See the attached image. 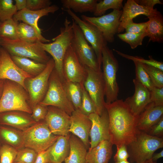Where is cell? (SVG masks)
<instances>
[{
	"label": "cell",
	"instance_id": "cell-1",
	"mask_svg": "<svg viewBox=\"0 0 163 163\" xmlns=\"http://www.w3.org/2000/svg\"><path fill=\"white\" fill-rule=\"evenodd\" d=\"M105 107L109 116L110 141L117 147L128 145L140 131L137 127L138 116L132 113L122 99L106 103Z\"/></svg>",
	"mask_w": 163,
	"mask_h": 163
},
{
	"label": "cell",
	"instance_id": "cell-2",
	"mask_svg": "<svg viewBox=\"0 0 163 163\" xmlns=\"http://www.w3.org/2000/svg\"><path fill=\"white\" fill-rule=\"evenodd\" d=\"M73 36L71 22L66 17L64 26L60 28V34L53 38L52 42L43 43L40 41L37 44L52 56L55 63L54 69L62 82L65 79L62 69V63L66 51L70 45Z\"/></svg>",
	"mask_w": 163,
	"mask_h": 163
},
{
	"label": "cell",
	"instance_id": "cell-3",
	"mask_svg": "<svg viewBox=\"0 0 163 163\" xmlns=\"http://www.w3.org/2000/svg\"><path fill=\"white\" fill-rule=\"evenodd\" d=\"M12 111L32 113L29 97L26 90L18 83L5 79L0 99V113Z\"/></svg>",
	"mask_w": 163,
	"mask_h": 163
},
{
	"label": "cell",
	"instance_id": "cell-4",
	"mask_svg": "<svg viewBox=\"0 0 163 163\" xmlns=\"http://www.w3.org/2000/svg\"><path fill=\"white\" fill-rule=\"evenodd\" d=\"M131 163H142L152 159L155 152L163 147V138L140 131L135 140L127 146Z\"/></svg>",
	"mask_w": 163,
	"mask_h": 163
},
{
	"label": "cell",
	"instance_id": "cell-5",
	"mask_svg": "<svg viewBox=\"0 0 163 163\" xmlns=\"http://www.w3.org/2000/svg\"><path fill=\"white\" fill-rule=\"evenodd\" d=\"M102 75L105 87L106 103H111L117 100L119 87L117 80L119 69L117 60L112 50L107 46L102 50Z\"/></svg>",
	"mask_w": 163,
	"mask_h": 163
},
{
	"label": "cell",
	"instance_id": "cell-6",
	"mask_svg": "<svg viewBox=\"0 0 163 163\" xmlns=\"http://www.w3.org/2000/svg\"><path fill=\"white\" fill-rule=\"evenodd\" d=\"M22 135L24 146L37 153L51 146L59 136L53 134L45 122H37L22 131Z\"/></svg>",
	"mask_w": 163,
	"mask_h": 163
},
{
	"label": "cell",
	"instance_id": "cell-7",
	"mask_svg": "<svg viewBox=\"0 0 163 163\" xmlns=\"http://www.w3.org/2000/svg\"><path fill=\"white\" fill-rule=\"evenodd\" d=\"M0 44L10 55L27 58L46 64L50 58L36 43H28L19 39L0 38Z\"/></svg>",
	"mask_w": 163,
	"mask_h": 163
},
{
	"label": "cell",
	"instance_id": "cell-8",
	"mask_svg": "<svg viewBox=\"0 0 163 163\" xmlns=\"http://www.w3.org/2000/svg\"><path fill=\"white\" fill-rule=\"evenodd\" d=\"M39 104L45 106L57 107L70 116L75 110L66 94L60 78L54 69L49 78L46 94Z\"/></svg>",
	"mask_w": 163,
	"mask_h": 163
},
{
	"label": "cell",
	"instance_id": "cell-9",
	"mask_svg": "<svg viewBox=\"0 0 163 163\" xmlns=\"http://www.w3.org/2000/svg\"><path fill=\"white\" fill-rule=\"evenodd\" d=\"M55 66L53 59L50 58L41 73L25 80V86L29 95V104L31 109L44 98L48 89L49 78Z\"/></svg>",
	"mask_w": 163,
	"mask_h": 163
},
{
	"label": "cell",
	"instance_id": "cell-10",
	"mask_svg": "<svg viewBox=\"0 0 163 163\" xmlns=\"http://www.w3.org/2000/svg\"><path fill=\"white\" fill-rule=\"evenodd\" d=\"M73 36L71 45L81 63L97 71H101L95 52L85 39L81 29L72 19Z\"/></svg>",
	"mask_w": 163,
	"mask_h": 163
},
{
	"label": "cell",
	"instance_id": "cell-11",
	"mask_svg": "<svg viewBox=\"0 0 163 163\" xmlns=\"http://www.w3.org/2000/svg\"><path fill=\"white\" fill-rule=\"evenodd\" d=\"M86 76L84 86L96 107L97 113L101 115L105 109V87L102 71H97L85 66Z\"/></svg>",
	"mask_w": 163,
	"mask_h": 163
},
{
	"label": "cell",
	"instance_id": "cell-12",
	"mask_svg": "<svg viewBox=\"0 0 163 163\" xmlns=\"http://www.w3.org/2000/svg\"><path fill=\"white\" fill-rule=\"evenodd\" d=\"M65 10L79 26L85 39L91 44L95 52L99 66L101 68L102 50L107 44L101 32L94 25L82 20L71 10Z\"/></svg>",
	"mask_w": 163,
	"mask_h": 163
},
{
	"label": "cell",
	"instance_id": "cell-13",
	"mask_svg": "<svg viewBox=\"0 0 163 163\" xmlns=\"http://www.w3.org/2000/svg\"><path fill=\"white\" fill-rule=\"evenodd\" d=\"M122 12L121 10H113L108 14L97 17L82 15L81 18L96 26L101 32L107 43H112L118 33Z\"/></svg>",
	"mask_w": 163,
	"mask_h": 163
},
{
	"label": "cell",
	"instance_id": "cell-14",
	"mask_svg": "<svg viewBox=\"0 0 163 163\" xmlns=\"http://www.w3.org/2000/svg\"><path fill=\"white\" fill-rule=\"evenodd\" d=\"M32 77L18 66L9 53L1 47L0 53V79H7L21 85L26 90L25 81L27 78Z\"/></svg>",
	"mask_w": 163,
	"mask_h": 163
},
{
	"label": "cell",
	"instance_id": "cell-15",
	"mask_svg": "<svg viewBox=\"0 0 163 163\" xmlns=\"http://www.w3.org/2000/svg\"><path fill=\"white\" fill-rule=\"evenodd\" d=\"M66 80L80 84L84 83L86 76L85 67L80 62L71 45L68 47L62 63Z\"/></svg>",
	"mask_w": 163,
	"mask_h": 163
},
{
	"label": "cell",
	"instance_id": "cell-16",
	"mask_svg": "<svg viewBox=\"0 0 163 163\" xmlns=\"http://www.w3.org/2000/svg\"><path fill=\"white\" fill-rule=\"evenodd\" d=\"M44 120L53 134L66 136L70 134L71 116L64 110L56 107L48 106Z\"/></svg>",
	"mask_w": 163,
	"mask_h": 163
},
{
	"label": "cell",
	"instance_id": "cell-17",
	"mask_svg": "<svg viewBox=\"0 0 163 163\" xmlns=\"http://www.w3.org/2000/svg\"><path fill=\"white\" fill-rule=\"evenodd\" d=\"M88 117L92 122L89 133L91 138L90 146L89 148L90 150L102 141H110L109 118L106 108L101 115L97 113H93Z\"/></svg>",
	"mask_w": 163,
	"mask_h": 163
},
{
	"label": "cell",
	"instance_id": "cell-18",
	"mask_svg": "<svg viewBox=\"0 0 163 163\" xmlns=\"http://www.w3.org/2000/svg\"><path fill=\"white\" fill-rule=\"evenodd\" d=\"M133 82L135 87L134 94L124 101L132 113L138 116L151 102L150 92L135 78Z\"/></svg>",
	"mask_w": 163,
	"mask_h": 163
},
{
	"label": "cell",
	"instance_id": "cell-19",
	"mask_svg": "<svg viewBox=\"0 0 163 163\" xmlns=\"http://www.w3.org/2000/svg\"><path fill=\"white\" fill-rule=\"evenodd\" d=\"M70 116L69 132L80 139L87 148L89 149V137L92 126L91 120L88 116L78 110H75Z\"/></svg>",
	"mask_w": 163,
	"mask_h": 163
},
{
	"label": "cell",
	"instance_id": "cell-20",
	"mask_svg": "<svg viewBox=\"0 0 163 163\" xmlns=\"http://www.w3.org/2000/svg\"><path fill=\"white\" fill-rule=\"evenodd\" d=\"M123 9L120 19V23L118 31L119 34L123 32L127 24L133 21V19L136 17L143 15L149 18L158 11L156 8L150 9L140 5L134 0H127Z\"/></svg>",
	"mask_w": 163,
	"mask_h": 163
},
{
	"label": "cell",
	"instance_id": "cell-21",
	"mask_svg": "<svg viewBox=\"0 0 163 163\" xmlns=\"http://www.w3.org/2000/svg\"><path fill=\"white\" fill-rule=\"evenodd\" d=\"M163 117V105L157 106L151 102L138 116L137 127L139 130L146 133Z\"/></svg>",
	"mask_w": 163,
	"mask_h": 163
},
{
	"label": "cell",
	"instance_id": "cell-22",
	"mask_svg": "<svg viewBox=\"0 0 163 163\" xmlns=\"http://www.w3.org/2000/svg\"><path fill=\"white\" fill-rule=\"evenodd\" d=\"M28 114L19 111L1 113L0 125L10 126L23 131L37 123Z\"/></svg>",
	"mask_w": 163,
	"mask_h": 163
},
{
	"label": "cell",
	"instance_id": "cell-23",
	"mask_svg": "<svg viewBox=\"0 0 163 163\" xmlns=\"http://www.w3.org/2000/svg\"><path fill=\"white\" fill-rule=\"evenodd\" d=\"M113 145L110 140H103L87 152V163H108L113 153Z\"/></svg>",
	"mask_w": 163,
	"mask_h": 163
},
{
	"label": "cell",
	"instance_id": "cell-24",
	"mask_svg": "<svg viewBox=\"0 0 163 163\" xmlns=\"http://www.w3.org/2000/svg\"><path fill=\"white\" fill-rule=\"evenodd\" d=\"M70 134L59 136L55 142L49 148L50 163H62L68 156L70 151Z\"/></svg>",
	"mask_w": 163,
	"mask_h": 163
},
{
	"label": "cell",
	"instance_id": "cell-25",
	"mask_svg": "<svg viewBox=\"0 0 163 163\" xmlns=\"http://www.w3.org/2000/svg\"><path fill=\"white\" fill-rule=\"evenodd\" d=\"M69 142V152L65 163H85L87 149L83 142L73 134H70Z\"/></svg>",
	"mask_w": 163,
	"mask_h": 163
},
{
	"label": "cell",
	"instance_id": "cell-26",
	"mask_svg": "<svg viewBox=\"0 0 163 163\" xmlns=\"http://www.w3.org/2000/svg\"><path fill=\"white\" fill-rule=\"evenodd\" d=\"M145 32L149 37V42L151 41L158 43L163 41V17L161 13L158 11L148 18Z\"/></svg>",
	"mask_w": 163,
	"mask_h": 163
},
{
	"label": "cell",
	"instance_id": "cell-27",
	"mask_svg": "<svg viewBox=\"0 0 163 163\" xmlns=\"http://www.w3.org/2000/svg\"><path fill=\"white\" fill-rule=\"evenodd\" d=\"M0 141L2 142V144H8L17 150L24 147L22 131L5 125H0Z\"/></svg>",
	"mask_w": 163,
	"mask_h": 163
},
{
	"label": "cell",
	"instance_id": "cell-28",
	"mask_svg": "<svg viewBox=\"0 0 163 163\" xmlns=\"http://www.w3.org/2000/svg\"><path fill=\"white\" fill-rule=\"evenodd\" d=\"M10 56L18 66L33 77L40 74L46 66V64L37 62L28 58L13 55Z\"/></svg>",
	"mask_w": 163,
	"mask_h": 163
},
{
	"label": "cell",
	"instance_id": "cell-29",
	"mask_svg": "<svg viewBox=\"0 0 163 163\" xmlns=\"http://www.w3.org/2000/svg\"><path fill=\"white\" fill-rule=\"evenodd\" d=\"M18 34L19 39L28 43L40 41L46 43L51 41L43 37L32 26L23 22L18 24Z\"/></svg>",
	"mask_w": 163,
	"mask_h": 163
},
{
	"label": "cell",
	"instance_id": "cell-30",
	"mask_svg": "<svg viewBox=\"0 0 163 163\" xmlns=\"http://www.w3.org/2000/svg\"><path fill=\"white\" fill-rule=\"evenodd\" d=\"M97 1V0H62L61 2L65 10L70 9L74 12L93 13Z\"/></svg>",
	"mask_w": 163,
	"mask_h": 163
},
{
	"label": "cell",
	"instance_id": "cell-31",
	"mask_svg": "<svg viewBox=\"0 0 163 163\" xmlns=\"http://www.w3.org/2000/svg\"><path fill=\"white\" fill-rule=\"evenodd\" d=\"M66 94L75 110H81L82 91L81 84L65 79L62 82Z\"/></svg>",
	"mask_w": 163,
	"mask_h": 163
},
{
	"label": "cell",
	"instance_id": "cell-32",
	"mask_svg": "<svg viewBox=\"0 0 163 163\" xmlns=\"http://www.w3.org/2000/svg\"><path fill=\"white\" fill-rule=\"evenodd\" d=\"M18 22L13 18L0 23V37L11 40L18 39Z\"/></svg>",
	"mask_w": 163,
	"mask_h": 163
},
{
	"label": "cell",
	"instance_id": "cell-33",
	"mask_svg": "<svg viewBox=\"0 0 163 163\" xmlns=\"http://www.w3.org/2000/svg\"><path fill=\"white\" fill-rule=\"evenodd\" d=\"M123 0H103L101 1L96 4L93 12L96 17H99L104 15L108 9L121 10L123 8Z\"/></svg>",
	"mask_w": 163,
	"mask_h": 163
},
{
	"label": "cell",
	"instance_id": "cell-34",
	"mask_svg": "<svg viewBox=\"0 0 163 163\" xmlns=\"http://www.w3.org/2000/svg\"><path fill=\"white\" fill-rule=\"evenodd\" d=\"M117 36L121 40L128 43L131 49H134L142 45L143 39L146 35L145 31L139 34L120 33Z\"/></svg>",
	"mask_w": 163,
	"mask_h": 163
},
{
	"label": "cell",
	"instance_id": "cell-35",
	"mask_svg": "<svg viewBox=\"0 0 163 163\" xmlns=\"http://www.w3.org/2000/svg\"><path fill=\"white\" fill-rule=\"evenodd\" d=\"M12 0H0V22L12 18L18 11Z\"/></svg>",
	"mask_w": 163,
	"mask_h": 163
},
{
	"label": "cell",
	"instance_id": "cell-36",
	"mask_svg": "<svg viewBox=\"0 0 163 163\" xmlns=\"http://www.w3.org/2000/svg\"><path fill=\"white\" fill-rule=\"evenodd\" d=\"M82 91V106L80 110L83 114L88 116L93 113H97L95 106L83 83L81 84Z\"/></svg>",
	"mask_w": 163,
	"mask_h": 163
},
{
	"label": "cell",
	"instance_id": "cell-37",
	"mask_svg": "<svg viewBox=\"0 0 163 163\" xmlns=\"http://www.w3.org/2000/svg\"><path fill=\"white\" fill-rule=\"evenodd\" d=\"M13 18L16 21H22L34 27L38 32L41 34V30L37 25L33 17L32 11L27 8L18 11L13 16Z\"/></svg>",
	"mask_w": 163,
	"mask_h": 163
},
{
	"label": "cell",
	"instance_id": "cell-38",
	"mask_svg": "<svg viewBox=\"0 0 163 163\" xmlns=\"http://www.w3.org/2000/svg\"><path fill=\"white\" fill-rule=\"evenodd\" d=\"M135 67V79L150 91L154 87L150 78L141 63L134 62Z\"/></svg>",
	"mask_w": 163,
	"mask_h": 163
},
{
	"label": "cell",
	"instance_id": "cell-39",
	"mask_svg": "<svg viewBox=\"0 0 163 163\" xmlns=\"http://www.w3.org/2000/svg\"><path fill=\"white\" fill-rule=\"evenodd\" d=\"M113 50L120 56L123 57L130 60L134 62H138L142 64H145L149 66H153L158 68L163 71V62H162L158 61L154 59L152 57L149 56V59H145L142 57L138 56H134L129 55L123 53L118 50Z\"/></svg>",
	"mask_w": 163,
	"mask_h": 163
},
{
	"label": "cell",
	"instance_id": "cell-40",
	"mask_svg": "<svg viewBox=\"0 0 163 163\" xmlns=\"http://www.w3.org/2000/svg\"><path fill=\"white\" fill-rule=\"evenodd\" d=\"M18 150L6 144H0V163H14Z\"/></svg>",
	"mask_w": 163,
	"mask_h": 163
},
{
	"label": "cell",
	"instance_id": "cell-41",
	"mask_svg": "<svg viewBox=\"0 0 163 163\" xmlns=\"http://www.w3.org/2000/svg\"><path fill=\"white\" fill-rule=\"evenodd\" d=\"M142 64L154 86L158 88L163 87V71L153 66Z\"/></svg>",
	"mask_w": 163,
	"mask_h": 163
},
{
	"label": "cell",
	"instance_id": "cell-42",
	"mask_svg": "<svg viewBox=\"0 0 163 163\" xmlns=\"http://www.w3.org/2000/svg\"><path fill=\"white\" fill-rule=\"evenodd\" d=\"M37 153L34 150L27 147L18 150L17 155L14 161L24 163H34Z\"/></svg>",
	"mask_w": 163,
	"mask_h": 163
},
{
	"label": "cell",
	"instance_id": "cell-43",
	"mask_svg": "<svg viewBox=\"0 0 163 163\" xmlns=\"http://www.w3.org/2000/svg\"><path fill=\"white\" fill-rule=\"evenodd\" d=\"M48 110V107L43 106L39 103L32 108L31 117L36 122L44 120Z\"/></svg>",
	"mask_w": 163,
	"mask_h": 163
},
{
	"label": "cell",
	"instance_id": "cell-44",
	"mask_svg": "<svg viewBox=\"0 0 163 163\" xmlns=\"http://www.w3.org/2000/svg\"><path fill=\"white\" fill-rule=\"evenodd\" d=\"M52 3L50 0H27L26 8L32 11L39 10L51 5Z\"/></svg>",
	"mask_w": 163,
	"mask_h": 163
},
{
	"label": "cell",
	"instance_id": "cell-45",
	"mask_svg": "<svg viewBox=\"0 0 163 163\" xmlns=\"http://www.w3.org/2000/svg\"><path fill=\"white\" fill-rule=\"evenodd\" d=\"M59 9L57 5H51L43 9L35 11H32V14L36 24L37 25L38 21L42 17L47 16L49 13H54Z\"/></svg>",
	"mask_w": 163,
	"mask_h": 163
},
{
	"label": "cell",
	"instance_id": "cell-46",
	"mask_svg": "<svg viewBox=\"0 0 163 163\" xmlns=\"http://www.w3.org/2000/svg\"><path fill=\"white\" fill-rule=\"evenodd\" d=\"M147 26V22L135 23L132 21L127 24L125 30L126 33L139 34L145 31Z\"/></svg>",
	"mask_w": 163,
	"mask_h": 163
},
{
	"label": "cell",
	"instance_id": "cell-47",
	"mask_svg": "<svg viewBox=\"0 0 163 163\" xmlns=\"http://www.w3.org/2000/svg\"><path fill=\"white\" fill-rule=\"evenodd\" d=\"M150 101L157 106L163 105V87H154L150 91Z\"/></svg>",
	"mask_w": 163,
	"mask_h": 163
},
{
	"label": "cell",
	"instance_id": "cell-48",
	"mask_svg": "<svg viewBox=\"0 0 163 163\" xmlns=\"http://www.w3.org/2000/svg\"><path fill=\"white\" fill-rule=\"evenodd\" d=\"M149 135L163 137V117L157 123L152 126L146 133Z\"/></svg>",
	"mask_w": 163,
	"mask_h": 163
},
{
	"label": "cell",
	"instance_id": "cell-49",
	"mask_svg": "<svg viewBox=\"0 0 163 163\" xmlns=\"http://www.w3.org/2000/svg\"><path fill=\"white\" fill-rule=\"evenodd\" d=\"M117 152L113 157L115 162L127 160L129 157L127 146L123 145L117 147Z\"/></svg>",
	"mask_w": 163,
	"mask_h": 163
},
{
	"label": "cell",
	"instance_id": "cell-50",
	"mask_svg": "<svg viewBox=\"0 0 163 163\" xmlns=\"http://www.w3.org/2000/svg\"><path fill=\"white\" fill-rule=\"evenodd\" d=\"M49 148L45 151L37 153V155L34 163H50L49 155Z\"/></svg>",
	"mask_w": 163,
	"mask_h": 163
},
{
	"label": "cell",
	"instance_id": "cell-51",
	"mask_svg": "<svg viewBox=\"0 0 163 163\" xmlns=\"http://www.w3.org/2000/svg\"><path fill=\"white\" fill-rule=\"evenodd\" d=\"M135 1L139 5L150 9H153L154 6L156 4H162V3L159 0H138Z\"/></svg>",
	"mask_w": 163,
	"mask_h": 163
},
{
	"label": "cell",
	"instance_id": "cell-52",
	"mask_svg": "<svg viewBox=\"0 0 163 163\" xmlns=\"http://www.w3.org/2000/svg\"><path fill=\"white\" fill-rule=\"evenodd\" d=\"M15 5L18 11H21L26 8L27 0H15Z\"/></svg>",
	"mask_w": 163,
	"mask_h": 163
},
{
	"label": "cell",
	"instance_id": "cell-53",
	"mask_svg": "<svg viewBox=\"0 0 163 163\" xmlns=\"http://www.w3.org/2000/svg\"><path fill=\"white\" fill-rule=\"evenodd\" d=\"M163 150H162L160 152L154 154L152 158V160L154 162H157V160L159 158L163 157Z\"/></svg>",
	"mask_w": 163,
	"mask_h": 163
},
{
	"label": "cell",
	"instance_id": "cell-54",
	"mask_svg": "<svg viewBox=\"0 0 163 163\" xmlns=\"http://www.w3.org/2000/svg\"><path fill=\"white\" fill-rule=\"evenodd\" d=\"M4 81L5 80L4 79H0V99L3 92Z\"/></svg>",
	"mask_w": 163,
	"mask_h": 163
},
{
	"label": "cell",
	"instance_id": "cell-55",
	"mask_svg": "<svg viewBox=\"0 0 163 163\" xmlns=\"http://www.w3.org/2000/svg\"><path fill=\"white\" fill-rule=\"evenodd\" d=\"M115 163H131L129 162L127 160H123L121 161L115 162Z\"/></svg>",
	"mask_w": 163,
	"mask_h": 163
},
{
	"label": "cell",
	"instance_id": "cell-56",
	"mask_svg": "<svg viewBox=\"0 0 163 163\" xmlns=\"http://www.w3.org/2000/svg\"><path fill=\"white\" fill-rule=\"evenodd\" d=\"M142 163H157V162H153L152 159Z\"/></svg>",
	"mask_w": 163,
	"mask_h": 163
},
{
	"label": "cell",
	"instance_id": "cell-57",
	"mask_svg": "<svg viewBox=\"0 0 163 163\" xmlns=\"http://www.w3.org/2000/svg\"><path fill=\"white\" fill-rule=\"evenodd\" d=\"M14 163H24L21 162H14Z\"/></svg>",
	"mask_w": 163,
	"mask_h": 163
},
{
	"label": "cell",
	"instance_id": "cell-58",
	"mask_svg": "<svg viewBox=\"0 0 163 163\" xmlns=\"http://www.w3.org/2000/svg\"><path fill=\"white\" fill-rule=\"evenodd\" d=\"M1 48V46L0 44V53Z\"/></svg>",
	"mask_w": 163,
	"mask_h": 163
},
{
	"label": "cell",
	"instance_id": "cell-59",
	"mask_svg": "<svg viewBox=\"0 0 163 163\" xmlns=\"http://www.w3.org/2000/svg\"><path fill=\"white\" fill-rule=\"evenodd\" d=\"M85 163H87V162H86Z\"/></svg>",
	"mask_w": 163,
	"mask_h": 163
},
{
	"label": "cell",
	"instance_id": "cell-60",
	"mask_svg": "<svg viewBox=\"0 0 163 163\" xmlns=\"http://www.w3.org/2000/svg\"></svg>",
	"mask_w": 163,
	"mask_h": 163
},
{
	"label": "cell",
	"instance_id": "cell-61",
	"mask_svg": "<svg viewBox=\"0 0 163 163\" xmlns=\"http://www.w3.org/2000/svg\"></svg>",
	"mask_w": 163,
	"mask_h": 163
},
{
	"label": "cell",
	"instance_id": "cell-62",
	"mask_svg": "<svg viewBox=\"0 0 163 163\" xmlns=\"http://www.w3.org/2000/svg\"></svg>",
	"mask_w": 163,
	"mask_h": 163
}]
</instances>
